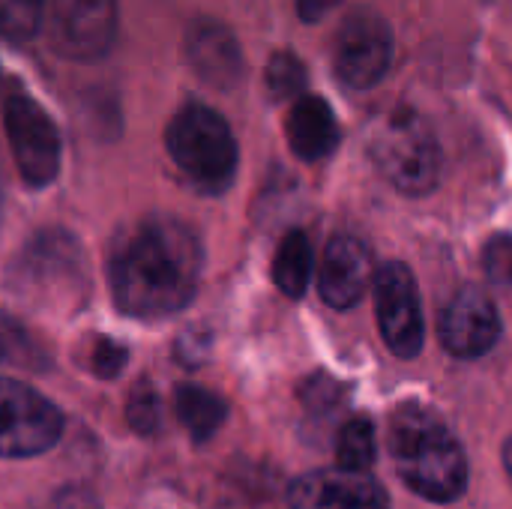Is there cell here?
Returning a JSON list of instances; mask_svg holds the SVG:
<instances>
[{"label": "cell", "instance_id": "5bb4252c", "mask_svg": "<svg viewBox=\"0 0 512 509\" xmlns=\"http://www.w3.org/2000/svg\"><path fill=\"white\" fill-rule=\"evenodd\" d=\"M375 282L372 252L363 240L339 234L327 243L321 270H318V294L333 309H351L363 300L369 285Z\"/></svg>", "mask_w": 512, "mask_h": 509}, {"label": "cell", "instance_id": "7a4b0ae2", "mask_svg": "<svg viewBox=\"0 0 512 509\" xmlns=\"http://www.w3.org/2000/svg\"><path fill=\"white\" fill-rule=\"evenodd\" d=\"M387 447L402 483L426 501L453 504L468 489V459L441 417L408 405L393 414Z\"/></svg>", "mask_w": 512, "mask_h": 509}, {"label": "cell", "instance_id": "d4e9b609", "mask_svg": "<svg viewBox=\"0 0 512 509\" xmlns=\"http://www.w3.org/2000/svg\"><path fill=\"white\" fill-rule=\"evenodd\" d=\"M342 0H297V12L303 21H321L330 9H336Z\"/></svg>", "mask_w": 512, "mask_h": 509}, {"label": "cell", "instance_id": "3957f363", "mask_svg": "<svg viewBox=\"0 0 512 509\" xmlns=\"http://www.w3.org/2000/svg\"><path fill=\"white\" fill-rule=\"evenodd\" d=\"M165 150L177 171L204 195H222L237 177V138L228 120L204 102H186L171 117Z\"/></svg>", "mask_w": 512, "mask_h": 509}, {"label": "cell", "instance_id": "ffe728a7", "mask_svg": "<svg viewBox=\"0 0 512 509\" xmlns=\"http://www.w3.org/2000/svg\"><path fill=\"white\" fill-rule=\"evenodd\" d=\"M48 0H0V33L12 42H27L45 27Z\"/></svg>", "mask_w": 512, "mask_h": 509}, {"label": "cell", "instance_id": "277c9868", "mask_svg": "<svg viewBox=\"0 0 512 509\" xmlns=\"http://www.w3.org/2000/svg\"><path fill=\"white\" fill-rule=\"evenodd\" d=\"M369 156L378 171L405 195H429L438 186L441 147L435 129L408 105H396L375 120Z\"/></svg>", "mask_w": 512, "mask_h": 509}, {"label": "cell", "instance_id": "7c38bea8", "mask_svg": "<svg viewBox=\"0 0 512 509\" xmlns=\"http://www.w3.org/2000/svg\"><path fill=\"white\" fill-rule=\"evenodd\" d=\"M291 509H390L387 489L357 471L327 468L303 474L288 489Z\"/></svg>", "mask_w": 512, "mask_h": 509}, {"label": "cell", "instance_id": "9a60e30c", "mask_svg": "<svg viewBox=\"0 0 512 509\" xmlns=\"http://www.w3.org/2000/svg\"><path fill=\"white\" fill-rule=\"evenodd\" d=\"M285 138L303 162H321L339 147V120L327 99L321 96H300L291 102L288 117H285Z\"/></svg>", "mask_w": 512, "mask_h": 509}, {"label": "cell", "instance_id": "4fadbf2b", "mask_svg": "<svg viewBox=\"0 0 512 509\" xmlns=\"http://www.w3.org/2000/svg\"><path fill=\"white\" fill-rule=\"evenodd\" d=\"M441 345L462 360L489 354L501 339V318L492 297L480 288L459 291L441 312Z\"/></svg>", "mask_w": 512, "mask_h": 509}, {"label": "cell", "instance_id": "603a6c76", "mask_svg": "<svg viewBox=\"0 0 512 509\" xmlns=\"http://www.w3.org/2000/svg\"><path fill=\"white\" fill-rule=\"evenodd\" d=\"M483 270L492 282L512 285V234H495L483 246Z\"/></svg>", "mask_w": 512, "mask_h": 509}, {"label": "cell", "instance_id": "5b68a950", "mask_svg": "<svg viewBox=\"0 0 512 509\" xmlns=\"http://www.w3.org/2000/svg\"><path fill=\"white\" fill-rule=\"evenodd\" d=\"M12 288L36 306H57L81 297L87 288V270L78 243L60 231L33 237L12 264Z\"/></svg>", "mask_w": 512, "mask_h": 509}, {"label": "cell", "instance_id": "52a82bcc", "mask_svg": "<svg viewBox=\"0 0 512 509\" xmlns=\"http://www.w3.org/2000/svg\"><path fill=\"white\" fill-rule=\"evenodd\" d=\"M63 432V414L33 387L0 378V459L48 453Z\"/></svg>", "mask_w": 512, "mask_h": 509}, {"label": "cell", "instance_id": "30bf717a", "mask_svg": "<svg viewBox=\"0 0 512 509\" xmlns=\"http://www.w3.org/2000/svg\"><path fill=\"white\" fill-rule=\"evenodd\" d=\"M372 285L378 327L387 348L402 360H414L423 351V306L411 270L399 261H390L375 270Z\"/></svg>", "mask_w": 512, "mask_h": 509}, {"label": "cell", "instance_id": "d6986e66", "mask_svg": "<svg viewBox=\"0 0 512 509\" xmlns=\"http://www.w3.org/2000/svg\"><path fill=\"white\" fill-rule=\"evenodd\" d=\"M336 459L342 471L366 474L375 465V426L363 417L345 423L336 441Z\"/></svg>", "mask_w": 512, "mask_h": 509}, {"label": "cell", "instance_id": "8fae6325", "mask_svg": "<svg viewBox=\"0 0 512 509\" xmlns=\"http://www.w3.org/2000/svg\"><path fill=\"white\" fill-rule=\"evenodd\" d=\"M183 54L192 72L219 90H231L246 75V57L243 48L228 24L210 15H198L186 24L183 33Z\"/></svg>", "mask_w": 512, "mask_h": 509}, {"label": "cell", "instance_id": "9c48e42d", "mask_svg": "<svg viewBox=\"0 0 512 509\" xmlns=\"http://www.w3.org/2000/svg\"><path fill=\"white\" fill-rule=\"evenodd\" d=\"M333 72L351 90L375 87L393 60V30L369 9H357L342 18L333 36Z\"/></svg>", "mask_w": 512, "mask_h": 509}, {"label": "cell", "instance_id": "484cf974", "mask_svg": "<svg viewBox=\"0 0 512 509\" xmlns=\"http://www.w3.org/2000/svg\"><path fill=\"white\" fill-rule=\"evenodd\" d=\"M54 509H99V504L87 495V492H78V489H69Z\"/></svg>", "mask_w": 512, "mask_h": 509}, {"label": "cell", "instance_id": "cb8c5ba5", "mask_svg": "<svg viewBox=\"0 0 512 509\" xmlns=\"http://www.w3.org/2000/svg\"><path fill=\"white\" fill-rule=\"evenodd\" d=\"M123 366H126V348H120V345L111 342V339H96V342H93V354H90V369H93V375L111 381V378H117V375L123 372Z\"/></svg>", "mask_w": 512, "mask_h": 509}, {"label": "cell", "instance_id": "6da1fadb", "mask_svg": "<svg viewBox=\"0 0 512 509\" xmlns=\"http://www.w3.org/2000/svg\"><path fill=\"white\" fill-rule=\"evenodd\" d=\"M204 270L198 234L177 216H144L111 240L108 288L114 306L138 321H159L195 300Z\"/></svg>", "mask_w": 512, "mask_h": 509}, {"label": "cell", "instance_id": "44dd1931", "mask_svg": "<svg viewBox=\"0 0 512 509\" xmlns=\"http://www.w3.org/2000/svg\"><path fill=\"white\" fill-rule=\"evenodd\" d=\"M264 84L270 99L285 102V99H300L306 87V66L297 54L291 51H276L267 63Z\"/></svg>", "mask_w": 512, "mask_h": 509}, {"label": "cell", "instance_id": "83f0119b", "mask_svg": "<svg viewBox=\"0 0 512 509\" xmlns=\"http://www.w3.org/2000/svg\"><path fill=\"white\" fill-rule=\"evenodd\" d=\"M0 204H3V162H0Z\"/></svg>", "mask_w": 512, "mask_h": 509}, {"label": "cell", "instance_id": "7402d4cb", "mask_svg": "<svg viewBox=\"0 0 512 509\" xmlns=\"http://www.w3.org/2000/svg\"><path fill=\"white\" fill-rule=\"evenodd\" d=\"M159 417H162V402L159 393L150 381H138L129 393L126 402V420L138 435H153L159 429Z\"/></svg>", "mask_w": 512, "mask_h": 509}, {"label": "cell", "instance_id": "e0dca14e", "mask_svg": "<svg viewBox=\"0 0 512 509\" xmlns=\"http://www.w3.org/2000/svg\"><path fill=\"white\" fill-rule=\"evenodd\" d=\"M309 279H312V243L303 231H288L273 258V282L285 297L297 300L306 294Z\"/></svg>", "mask_w": 512, "mask_h": 509}, {"label": "cell", "instance_id": "ba28073f", "mask_svg": "<svg viewBox=\"0 0 512 509\" xmlns=\"http://www.w3.org/2000/svg\"><path fill=\"white\" fill-rule=\"evenodd\" d=\"M3 126L24 183L33 189L54 183L60 171V132L45 108L27 93H9L3 99Z\"/></svg>", "mask_w": 512, "mask_h": 509}, {"label": "cell", "instance_id": "4316f807", "mask_svg": "<svg viewBox=\"0 0 512 509\" xmlns=\"http://www.w3.org/2000/svg\"><path fill=\"white\" fill-rule=\"evenodd\" d=\"M504 468H507V474H510L512 480V438L504 444Z\"/></svg>", "mask_w": 512, "mask_h": 509}, {"label": "cell", "instance_id": "8992f818", "mask_svg": "<svg viewBox=\"0 0 512 509\" xmlns=\"http://www.w3.org/2000/svg\"><path fill=\"white\" fill-rule=\"evenodd\" d=\"M117 24V0H48V45L66 60L90 63L105 57L117 39Z\"/></svg>", "mask_w": 512, "mask_h": 509}, {"label": "cell", "instance_id": "ac0fdd59", "mask_svg": "<svg viewBox=\"0 0 512 509\" xmlns=\"http://www.w3.org/2000/svg\"><path fill=\"white\" fill-rule=\"evenodd\" d=\"M45 351L33 339V333L0 309V363L21 366V369H45Z\"/></svg>", "mask_w": 512, "mask_h": 509}, {"label": "cell", "instance_id": "2e32d148", "mask_svg": "<svg viewBox=\"0 0 512 509\" xmlns=\"http://www.w3.org/2000/svg\"><path fill=\"white\" fill-rule=\"evenodd\" d=\"M174 408H177V420L183 423V429L195 438V441H207L213 438L225 417H228V405L219 393L207 390V387H195V384H183L174 396Z\"/></svg>", "mask_w": 512, "mask_h": 509}]
</instances>
